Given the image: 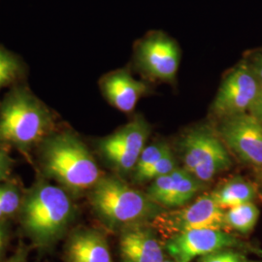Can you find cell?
<instances>
[{
  "label": "cell",
  "mask_w": 262,
  "mask_h": 262,
  "mask_svg": "<svg viewBox=\"0 0 262 262\" xmlns=\"http://www.w3.org/2000/svg\"><path fill=\"white\" fill-rule=\"evenodd\" d=\"M36 151L40 175L70 195L89 192L102 177L91 150L72 131H53Z\"/></svg>",
  "instance_id": "cell-1"
},
{
  "label": "cell",
  "mask_w": 262,
  "mask_h": 262,
  "mask_svg": "<svg viewBox=\"0 0 262 262\" xmlns=\"http://www.w3.org/2000/svg\"><path fill=\"white\" fill-rule=\"evenodd\" d=\"M18 216L25 235L45 250L66 234L75 216V206L66 190L40 175L24 192Z\"/></svg>",
  "instance_id": "cell-2"
},
{
  "label": "cell",
  "mask_w": 262,
  "mask_h": 262,
  "mask_svg": "<svg viewBox=\"0 0 262 262\" xmlns=\"http://www.w3.org/2000/svg\"><path fill=\"white\" fill-rule=\"evenodd\" d=\"M53 131V114L27 88L13 89L0 104V144L29 154Z\"/></svg>",
  "instance_id": "cell-3"
},
{
  "label": "cell",
  "mask_w": 262,
  "mask_h": 262,
  "mask_svg": "<svg viewBox=\"0 0 262 262\" xmlns=\"http://www.w3.org/2000/svg\"><path fill=\"white\" fill-rule=\"evenodd\" d=\"M89 202L95 216L112 230L150 222L163 211L147 194L112 175H102L89 190Z\"/></svg>",
  "instance_id": "cell-4"
},
{
  "label": "cell",
  "mask_w": 262,
  "mask_h": 262,
  "mask_svg": "<svg viewBox=\"0 0 262 262\" xmlns=\"http://www.w3.org/2000/svg\"><path fill=\"white\" fill-rule=\"evenodd\" d=\"M184 168L206 183L231 166V159L221 139L207 126L187 131L180 141Z\"/></svg>",
  "instance_id": "cell-5"
},
{
  "label": "cell",
  "mask_w": 262,
  "mask_h": 262,
  "mask_svg": "<svg viewBox=\"0 0 262 262\" xmlns=\"http://www.w3.org/2000/svg\"><path fill=\"white\" fill-rule=\"evenodd\" d=\"M225 212L217 205L212 194L198 197L185 206L162 211L151 221V227L164 239L196 229L225 230Z\"/></svg>",
  "instance_id": "cell-6"
},
{
  "label": "cell",
  "mask_w": 262,
  "mask_h": 262,
  "mask_svg": "<svg viewBox=\"0 0 262 262\" xmlns=\"http://www.w3.org/2000/svg\"><path fill=\"white\" fill-rule=\"evenodd\" d=\"M150 132V124L143 117H137L100 139L98 151L111 168L120 174H127L135 168Z\"/></svg>",
  "instance_id": "cell-7"
},
{
  "label": "cell",
  "mask_w": 262,
  "mask_h": 262,
  "mask_svg": "<svg viewBox=\"0 0 262 262\" xmlns=\"http://www.w3.org/2000/svg\"><path fill=\"white\" fill-rule=\"evenodd\" d=\"M261 92V88L251 66L241 62L225 78L211 106L217 119L244 114L250 110Z\"/></svg>",
  "instance_id": "cell-8"
},
{
  "label": "cell",
  "mask_w": 262,
  "mask_h": 262,
  "mask_svg": "<svg viewBox=\"0 0 262 262\" xmlns=\"http://www.w3.org/2000/svg\"><path fill=\"white\" fill-rule=\"evenodd\" d=\"M136 59L141 69L151 78L173 83L178 72L181 53L173 39L156 33L141 41L136 50Z\"/></svg>",
  "instance_id": "cell-9"
},
{
  "label": "cell",
  "mask_w": 262,
  "mask_h": 262,
  "mask_svg": "<svg viewBox=\"0 0 262 262\" xmlns=\"http://www.w3.org/2000/svg\"><path fill=\"white\" fill-rule=\"evenodd\" d=\"M223 141L245 162L262 166V125L251 114H240L223 120Z\"/></svg>",
  "instance_id": "cell-10"
},
{
  "label": "cell",
  "mask_w": 262,
  "mask_h": 262,
  "mask_svg": "<svg viewBox=\"0 0 262 262\" xmlns=\"http://www.w3.org/2000/svg\"><path fill=\"white\" fill-rule=\"evenodd\" d=\"M233 235L217 229H196L166 240L165 250L174 262H191L196 257L233 247Z\"/></svg>",
  "instance_id": "cell-11"
},
{
  "label": "cell",
  "mask_w": 262,
  "mask_h": 262,
  "mask_svg": "<svg viewBox=\"0 0 262 262\" xmlns=\"http://www.w3.org/2000/svg\"><path fill=\"white\" fill-rule=\"evenodd\" d=\"M203 183L185 168H177L151 181L147 195L160 207L176 209L187 205L202 189Z\"/></svg>",
  "instance_id": "cell-12"
},
{
  "label": "cell",
  "mask_w": 262,
  "mask_h": 262,
  "mask_svg": "<svg viewBox=\"0 0 262 262\" xmlns=\"http://www.w3.org/2000/svg\"><path fill=\"white\" fill-rule=\"evenodd\" d=\"M100 88L107 101L123 113L133 111L139 98L148 91L146 84L133 78L125 69L105 76Z\"/></svg>",
  "instance_id": "cell-13"
},
{
  "label": "cell",
  "mask_w": 262,
  "mask_h": 262,
  "mask_svg": "<svg viewBox=\"0 0 262 262\" xmlns=\"http://www.w3.org/2000/svg\"><path fill=\"white\" fill-rule=\"evenodd\" d=\"M66 262H113L106 237L93 228L74 230L66 245Z\"/></svg>",
  "instance_id": "cell-14"
},
{
  "label": "cell",
  "mask_w": 262,
  "mask_h": 262,
  "mask_svg": "<svg viewBox=\"0 0 262 262\" xmlns=\"http://www.w3.org/2000/svg\"><path fill=\"white\" fill-rule=\"evenodd\" d=\"M217 205L228 210L247 202H252L255 197V188L245 179L236 177L228 180L212 193Z\"/></svg>",
  "instance_id": "cell-15"
},
{
  "label": "cell",
  "mask_w": 262,
  "mask_h": 262,
  "mask_svg": "<svg viewBox=\"0 0 262 262\" xmlns=\"http://www.w3.org/2000/svg\"><path fill=\"white\" fill-rule=\"evenodd\" d=\"M120 242L129 245L151 262L164 260L161 246L155 233L149 228L142 227L140 225L127 228L122 231Z\"/></svg>",
  "instance_id": "cell-16"
},
{
  "label": "cell",
  "mask_w": 262,
  "mask_h": 262,
  "mask_svg": "<svg viewBox=\"0 0 262 262\" xmlns=\"http://www.w3.org/2000/svg\"><path fill=\"white\" fill-rule=\"evenodd\" d=\"M258 217V208L253 204V201L247 202L230 208L225 212V225L242 234H248L257 224Z\"/></svg>",
  "instance_id": "cell-17"
},
{
  "label": "cell",
  "mask_w": 262,
  "mask_h": 262,
  "mask_svg": "<svg viewBox=\"0 0 262 262\" xmlns=\"http://www.w3.org/2000/svg\"><path fill=\"white\" fill-rule=\"evenodd\" d=\"M170 149L168 145L163 142L154 143L141 152L140 157L133 170L134 182L140 183L141 179L148 172V170Z\"/></svg>",
  "instance_id": "cell-18"
},
{
  "label": "cell",
  "mask_w": 262,
  "mask_h": 262,
  "mask_svg": "<svg viewBox=\"0 0 262 262\" xmlns=\"http://www.w3.org/2000/svg\"><path fill=\"white\" fill-rule=\"evenodd\" d=\"M23 196L24 192L16 184L9 181L0 183V209L8 220L19 214Z\"/></svg>",
  "instance_id": "cell-19"
},
{
  "label": "cell",
  "mask_w": 262,
  "mask_h": 262,
  "mask_svg": "<svg viewBox=\"0 0 262 262\" xmlns=\"http://www.w3.org/2000/svg\"><path fill=\"white\" fill-rule=\"evenodd\" d=\"M21 72L19 59L9 51L0 47V91L13 83Z\"/></svg>",
  "instance_id": "cell-20"
},
{
  "label": "cell",
  "mask_w": 262,
  "mask_h": 262,
  "mask_svg": "<svg viewBox=\"0 0 262 262\" xmlns=\"http://www.w3.org/2000/svg\"><path fill=\"white\" fill-rule=\"evenodd\" d=\"M177 168V162L174 158L172 150L169 149L160 159L150 167L148 172L141 179L140 183L152 181L161 176L167 175Z\"/></svg>",
  "instance_id": "cell-21"
},
{
  "label": "cell",
  "mask_w": 262,
  "mask_h": 262,
  "mask_svg": "<svg viewBox=\"0 0 262 262\" xmlns=\"http://www.w3.org/2000/svg\"><path fill=\"white\" fill-rule=\"evenodd\" d=\"M197 262H247L241 253L230 250H221L201 256Z\"/></svg>",
  "instance_id": "cell-22"
},
{
  "label": "cell",
  "mask_w": 262,
  "mask_h": 262,
  "mask_svg": "<svg viewBox=\"0 0 262 262\" xmlns=\"http://www.w3.org/2000/svg\"><path fill=\"white\" fill-rule=\"evenodd\" d=\"M14 167V160L11 158L9 152L0 144V183L9 181Z\"/></svg>",
  "instance_id": "cell-23"
},
{
  "label": "cell",
  "mask_w": 262,
  "mask_h": 262,
  "mask_svg": "<svg viewBox=\"0 0 262 262\" xmlns=\"http://www.w3.org/2000/svg\"><path fill=\"white\" fill-rule=\"evenodd\" d=\"M120 252L122 262H151L148 257L127 244L120 242Z\"/></svg>",
  "instance_id": "cell-24"
},
{
  "label": "cell",
  "mask_w": 262,
  "mask_h": 262,
  "mask_svg": "<svg viewBox=\"0 0 262 262\" xmlns=\"http://www.w3.org/2000/svg\"><path fill=\"white\" fill-rule=\"evenodd\" d=\"M249 112L262 125V91L250 108Z\"/></svg>",
  "instance_id": "cell-25"
},
{
  "label": "cell",
  "mask_w": 262,
  "mask_h": 262,
  "mask_svg": "<svg viewBox=\"0 0 262 262\" xmlns=\"http://www.w3.org/2000/svg\"><path fill=\"white\" fill-rule=\"evenodd\" d=\"M28 249L26 246H19V249L4 262H28Z\"/></svg>",
  "instance_id": "cell-26"
},
{
  "label": "cell",
  "mask_w": 262,
  "mask_h": 262,
  "mask_svg": "<svg viewBox=\"0 0 262 262\" xmlns=\"http://www.w3.org/2000/svg\"><path fill=\"white\" fill-rule=\"evenodd\" d=\"M9 240V229L6 222H0V255L3 253Z\"/></svg>",
  "instance_id": "cell-27"
},
{
  "label": "cell",
  "mask_w": 262,
  "mask_h": 262,
  "mask_svg": "<svg viewBox=\"0 0 262 262\" xmlns=\"http://www.w3.org/2000/svg\"><path fill=\"white\" fill-rule=\"evenodd\" d=\"M251 67H252L253 73H254V75H255L258 83H259L262 91V56H258L254 60V62L251 66Z\"/></svg>",
  "instance_id": "cell-28"
},
{
  "label": "cell",
  "mask_w": 262,
  "mask_h": 262,
  "mask_svg": "<svg viewBox=\"0 0 262 262\" xmlns=\"http://www.w3.org/2000/svg\"><path fill=\"white\" fill-rule=\"evenodd\" d=\"M162 262H174V261H170V260H163Z\"/></svg>",
  "instance_id": "cell-29"
},
{
  "label": "cell",
  "mask_w": 262,
  "mask_h": 262,
  "mask_svg": "<svg viewBox=\"0 0 262 262\" xmlns=\"http://www.w3.org/2000/svg\"><path fill=\"white\" fill-rule=\"evenodd\" d=\"M253 262H254V261H253Z\"/></svg>",
  "instance_id": "cell-30"
}]
</instances>
